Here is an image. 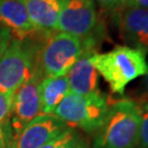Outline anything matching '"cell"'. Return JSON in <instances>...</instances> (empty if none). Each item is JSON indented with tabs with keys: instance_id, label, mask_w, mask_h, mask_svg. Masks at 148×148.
<instances>
[{
	"instance_id": "6da1fadb",
	"label": "cell",
	"mask_w": 148,
	"mask_h": 148,
	"mask_svg": "<svg viewBox=\"0 0 148 148\" xmlns=\"http://www.w3.org/2000/svg\"><path fill=\"white\" fill-rule=\"evenodd\" d=\"M142 109L135 101L121 99L110 104L103 124L95 132L93 148H138Z\"/></svg>"
},
{
	"instance_id": "7a4b0ae2",
	"label": "cell",
	"mask_w": 148,
	"mask_h": 148,
	"mask_svg": "<svg viewBox=\"0 0 148 148\" xmlns=\"http://www.w3.org/2000/svg\"><path fill=\"white\" fill-rule=\"evenodd\" d=\"M147 54L127 45L116 46L106 53H93L91 62L104 78L113 93L124 97L125 88L133 80L148 73Z\"/></svg>"
},
{
	"instance_id": "3957f363",
	"label": "cell",
	"mask_w": 148,
	"mask_h": 148,
	"mask_svg": "<svg viewBox=\"0 0 148 148\" xmlns=\"http://www.w3.org/2000/svg\"><path fill=\"white\" fill-rule=\"evenodd\" d=\"M90 40L59 32L45 41L37 54V70L45 77L67 75L74 64L86 51L90 49Z\"/></svg>"
},
{
	"instance_id": "277c9868",
	"label": "cell",
	"mask_w": 148,
	"mask_h": 148,
	"mask_svg": "<svg viewBox=\"0 0 148 148\" xmlns=\"http://www.w3.org/2000/svg\"><path fill=\"white\" fill-rule=\"evenodd\" d=\"M109 108L108 98L101 92L90 95L69 92L56 106L53 115L69 127H79L87 133H93L103 124Z\"/></svg>"
},
{
	"instance_id": "5b68a950",
	"label": "cell",
	"mask_w": 148,
	"mask_h": 148,
	"mask_svg": "<svg viewBox=\"0 0 148 148\" xmlns=\"http://www.w3.org/2000/svg\"><path fill=\"white\" fill-rule=\"evenodd\" d=\"M40 48L27 38H12L0 59V93L16 91L37 69Z\"/></svg>"
},
{
	"instance_id": "8992f818",
	"label": "cell",
	"mask_w": 148,
	"mask_h": 148,
	"mask_svg": "<svg viewBox=\"0 0 148 148\" xmlns=\"http://www.w3.org/2000/svg\"><path fill=\"white\" fill-rule=\"evenodd\" d=\"M98 22L93 0H60L57 30L80 38H88Z\"/></svg>"
},
{
	"instance_id": "52a82bcc",
	"label": "cell",
	"mask_w": 148,
	"mask_h": 148,
	"mask_svg": "<svg viewBox=\"0 0 148 148\" xmlns=\"http://www.w3.org/2000/svg\"><path fill=\"white\" fill-rule=\"evenodd\" d=\"M43 76L36 69L35 74L27 80L14 93L10 113V127L16 137L32 120L41 115L38 86Z\"/></svg>"
},
{
	"instance_id": "ba28073f",
	"label": "cell",
	"mask_w": 148,
	"mask_h": 148,
	"mask_svg": "<svg viewBox=\"0 0 148 148\" xmlns=\"http://www.w3.org/2000/svg\"><path fill=\"white\" fill-rule=\"evenodd\" d=\"M68 127L66 123L53 114H41L16 135L11 148H40Z\"/></svg>"
},
{
	"instance_id": "9c48e42d",
	"label": "cell",
	"mask_w": 148,
	"mask_h": 148,
	"mask_svg": "<svg viewBox=\"0 0 148 148\" xmlns=\"http://www.w3.org/2000/svg\"><path fill=\"white\" fill-rule=\"evenodd\" d=\"M117 11L119 27L127 46L148 53V9L124 5Z\"/></svg>"
},
{
	"instance_id": "30bf717a",
	"label": "cell",
	"mask_w": 148,
	"mask_h": 148,
	"mask_svg": "<svg viewBox=\"0 0 148 148\" xmlns=\"http://www.w3.org/2000/svg\"><path fill=\"white\" fill-rule=\"evenodd\" d=\"M91 49L81 55L67 74L69 90L78 95H90L100 92L99 73L91 62Z\"/></svg>"
},
{
	"instance_id": "8fae6325",
	"label": "cell",
	"mask_w": 148,
	"mask_h": 148,
	"mask_svg": "<svg viewBox=\"0 0 148 148\" xmlns=\"http://www.w3.org/2000/svg\"><path fill=\"white\" fill-rule=\"evenodd\" d=\"M0 27L14 32L19 38H24L34 31L27 14L25 0H0Z\"/></svg>"
},
{
	"instance_id": "7c38bea8",
	"label": "cell",
	"mask_w": 148,
	"mask_h": 148,
	"mask_svg": "<svg viewBox=\"0 0 148 148\" xmlns=\"http://www.w3.org/2000/svg\"><path fill=\"white\" fill-rule=\"evenodd\" d=\"M27 14L34 30H57L60 0H25Z\"/></svg>"
},
{
	"instance_id": "4fadbf2b",
	"label": "cell",
	"mask_w": 148,
	"mask_h": 148,
	"mask_svg": "<svg viewBox=\"0 0 148 148\" xmlns=\"http://www.w3.org/2000/svg\"><path fill=\"white\" fill-rule=\"evenodd\" d=\"M69 92L67 75L43 78L38 86L42 114H53L56 106Z\"/></svg>"
},
{
	"instance_id": "5bb4252c",
	"label": "cell",
	"mask_w": 148,
	"mask_h": 148,
	"mask_svg": "<svg viewBox=\"0 0 148 148\" xmlns=\"http://www.w3.org/2000/svg\"><path fill=\"white\" fill-rule=\"evenodd\" d=\"M81 142L79 134L73 127H68L58 136L51 139L49 142L40 148H76Z\"/></svg>"
},
{
	"instance_id": "9a60e30c",
	"label": "cell",
	"mask_w": 148,
	"mask_h": 148,
	"mask_svg": "<svg viewBox=\"0 0 148 148\" xmlns=\"http://www.w3.org/2000/svg\"><path fill=\"white\" fill-rule=\"evenodd\" d=\"M14 93L16 91L0 93V127L3 126V124L10 116Z\"/></svg>"
},
{
	"instance_id": "2e32d148",
	"label": "cell",
	"mask_w": 148,
	"mask_h": 148,
	"mask_svg": "<svg viewBox=\"0 0 148 148\" xmlns=\"http://www.w3.org/2000/svg\"><path fill=\"white\" fill-rule=\"evenodd\" d=\"M142 109V128L138 148H148V104H139Z\"/></svg>"
},
{
	"instance_id": "e0dca14e",
	"label": "cell",
	"mask_w": 148,
	"mask_h": 148,
	"mask_svg": "<svg viewBox=\"0 0 148 148\" xmlns=\"http://www.w3.org/2000/svg\"><path fill=\"white\" fill-rule=\"evenodd\" d=\"M11 40H12L11 32L5 27H0V59L3 56L8 45L10 44Z\"/></svg>"
},
{
	"instance_id": "ac0fdd59",
	"label": "cell",
	"mask_w": 148,
	"mask_h": 148,
	"mask_svg": "<svg viewBox=\"0 0 148 148\" xmlns=\"http://www.w3.org/2000/svg\"><path fill=\"white\" fill-rule=\"evenodd\" d=\"M97 3L108 11H116L125 5V0H93Z\"/></svg>"
},
{
	"instance_id": "d6986e66",
	"label": "cell",
	"mask_w": 148,
	"mask_h": 148,
	"mask_svg": "<svg viewBox=\"0 0 148 148\" xmlns=\"http://www.w3.org/2000/svg\"><path fill=\"white\" fill-rule=\"evenodd\" d=\"M125 5L148 9V0H125Z\"/></svg>"
},
{
	"instance_id": "ffe728a7",
	"label": "cell",
	"mask_w": 148,
	"mask_h": 148,
	"mask_svg": "<svg viewBox=\"0 0 148 148\" xmlns=\"http://www.w3.org/2000/svg\"><path fill=\"white\" fill-rule=\"evenodd\" d=\"M5 131L3 127H0V148H10L8 146V142H7V136H5Z\"/></svg>"
},
{
	"instance_id": "44dd1931",
	"label": "cell",
	"mask_w": 148,
	"mask_h": 148,
	"mask_svg": "<svg viewBox=\"0 0 148 148\" xmlns=\"http://www.w3.org/2000/svg\"><path fill=\"white\" fill-rule=\"evenodd\" d=\"M145 89H146V98H147V101L145 104H148V73L145 76Z\"/></svg>"
},
{
	"instance_id": "7402d4cb",
	"label": "cell",
	"mask_w": 148,
	"mask_h": 148,
	"mask_svg": "<svg viewBox=\"0 0 148 148\" xmlns=\"http://www.w3.org/2000/svg\"><path fill=\"white\" fill-rule=\"evenodd\" d=\"M76 148H89V147H88V145H87L85 142H80V143L78 144V146H77Z\"/></svg>"
}]
</instances>
